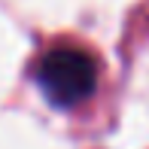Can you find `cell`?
Instances as JSON below:
<instances>
[{"instance_id": "cell-1", "label": "cell", "mask_w": 149, "mask_h": 149, "mask_svg": "<svg viewBox=\"0 0 149 149\" xmlns=\"http://www.w3.org/2000/svg\"><path fill=\"white\" fill-rule=\"evenodd\" d=\"M37 85L52 107H61V110L76 107L85 97H91L94 85H97L94 58L82 49H70V46L52 49L37 64Z\"/></svg>"}]
</instances>
